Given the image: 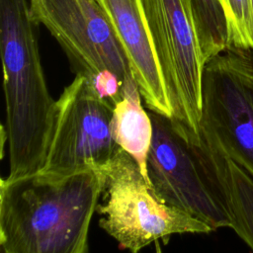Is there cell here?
Listing matches in <instances>:
<instances>
[{"label": "cell", "instance_id": "1", "mask_svg": "<svg viewBox=\"0 0 253 253\" xmlns=\"http://www.w3.org/2000/svg\"><path fill=\"white\" fill-rule=\"evenodd\" d=\"M101 173H36L2 178L1 253H89Z\"/></svg>", "mask_w": 253, "mask_h": 253}, {"label": "cell", "instance_id": "2", "mask_svg": "<svg viewBox=\"0 0 253 253\" xmlns=\"http://www.w3.org/2000/svg\"><path fill=\"white\" fill-rule=\"evenodd\" d=\"M36 26L28 0H0L9 177L42 169L53 129L56 101L48 91Z\"/></svg>", "mask_w": 253, "mask_h": 253}, {"label": "cell", "instance_id": "3", "mask_svg": "<svg viewBox=\"0 0 253 253\" xmlns=\"http://www.w3.org/2000/svg\"><path fill=\"white\" fill-rule=\"evenodd\" d=\"M153 126L147 175L167 205L204 221L213 231L232 225L219 186L199 146L197 133L181 121L149 112Z\"/></svg>", "mask_w": 253, "mask_h": 253}, {"label": "cell", "instance_id": "4", "mask_svg": "<svg viewBox=\"0 0 253 253\" xmlns=\"http://www.w3.org/2000/svg\"><path fill=\"white\" fill-rule=\"evenodd\" d=\"M99 225L122 249L138 253L173 234L210 233L213 229L191 214L165 204L146 182L135 160L124 149L105 168Z\"/></svg>", "mask_w": 253, "mask_h": 253}, {"label": "cell", "instance_id": "5", "mask_svg": "<svg viewBox=\"0 0 253 253\" xmlns=\"http://www.w3.org/2000/svg\"><path fill=\"white\" fill-rule=\"evenodd\" d=\"M200 132L253 178V51L229 46L205 62Z\"/></svg>", "mask_w": 253, "mask_h": 253}, {"label": "cell", "instance_id": "6", "mask_svg": "<svg viewBox=\"0 0 253 253\" xmlns=\"http://www.w3.org/2000/svg\"><path fill=\"white\" fill-rule=\"evenodd\" d=\"M113 110L87 78L76 75L56 100L51 139L41 171L70 174L107 168L123 149L113 137Z\"/></svg>", "mask_w": 253, "mask_h": 253}, {"label": "cell", "instance_id": "7", "mask_svg": "<svg viewBox=\"0 0 253 253\" xmlns=\"http://www.w3.org/2000/svg\"><path fill=\"white\" fill-rule=\"evenodd\" d=\"M173 118L199 132L205 65L186 0H141Z\"/></svg>", "mask_w": 253, "mask_h": 253}, {"label": "cell", "instance_id": "8", "mask_svg": "<svg viewBox=\"0 0 253 253\" xmlns=\"http://www.w3.org/2000/svg\"><path fill=\"white\" fill-rule=\"evenodd\" d=\"M32 19L66 54L72 70L89 81L102 71L126 84L134 79L126 53L97 0H29Z\"/></svg>", "mask_w": 253, "mask_h": 253}, {"label": "cell", "instance_id": "9", "mask_svg": "<svg viewBox=\"0 0 253 253\" xmlns=\"http://www.w3.org/2000/svg\"><path fill=\"white\" fill-rule=\"evenodd\" d=\"M129 61L141 98L151 112L173 118L141 0H97Z\"/></svg>", "mask_w": 253, "mask_h": 253}, {"label": "cell", "instance_id": "10", "mask_svg": "<svg viewBox=\"0 0 253 253\" xmlns=\"http://www.w3.org/2000/svg\"><path fill=\"white\" fill-rule=\"evenodd\" d=\"M232 219L231 228L253 251V178L200 132Z\"/></svg>", "mask_w": 253, "mask_h": 253}, {"label": "cell", "instance_id": "11", "mask_svg": "<svg viewBox=\"0 0 253 253\" xmlns=\"http://www.w3.org/2000/svg\"><path fill=\"white\" fill-rule=\"evenodd\" d=\"M141 95L134 79L125 84L124 97L113 110L111 128L115 141L137 163L149 184L147 157L153 126L149 113L141 105ZM150 185V184H149Z\"/></svg>", "mask_w": 253, "mask_h": 253}, {"label": "cell", "instance_id": "12", "mask_svg": "<svg viewBox=\"0 0 253 253\" xmlns=\"http://www.w3.org/2000/svg\"><path fill=\"white\" fill-rule=\"evenodd\" d=\"M205 62L229 47L224 11L217 0H186Z\"/></svg>", "mask_w": 253, "mask_h": 253}, {"label": "cell", "instance_id": "13", "mask_svg": "<svg viewBox=\"0 0 253 253\" xmlns=\"http://www.w3.org/2000/svg\"><path fill=\"white\" fill-rule=\"evenodd\" d=\"M225 14L229 46L253 51V14L250 0H217Z\"/></svg>", "mask_w": 253, "mask_h": 253}, {"label": "cell", "instance_id": "14", "mask_svg": "<svg viewBox=\"0 0 253 253\" xmlns=\"http://www.w3.org/2000/svg\"><path fill=\"white\" fill-rule=\"evenodd\" d=\"M251 2V8H252V14H253V0H250Z\"/></svg>", "mask_w": 253, "mask_h": 253}]
</instances>
